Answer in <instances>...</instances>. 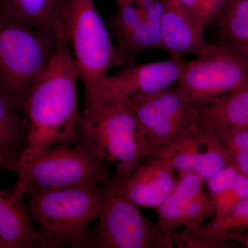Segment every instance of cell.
Masks as SVG:
<instances>
[{"mask_svg": "<svg viewBox=\"0 0 248 248\" xmlns=\"http://www.w3.org/2000/svg\"><path fill=\"white\" fill-rule=\"evenodd\" d=\"M164 11L163 0H156L149 9L142 13L145 20L161 21Z\"/></svg>", "mask_w": 248, "mask_h": 248, "instance_id": "obj_27", "label": "cell"}, {"mask_svg": "<svg viewBox=\"0 0 248 248\" xmlns=\"http://www.w3.org/2000/svg\"><path fill=\"white\" fill-rule=\"evenodd\" d=\"M248 227V198L236 203L224 215L213 217L210 223L183 228L174 234V241L185 248H212L233 239V232Z\"/></svg>", "mask_w": 248, "mask_h": 248, "instance_id": "obj_15", "label": "cell"}, {"mask_svg": "<svg viewBox=\"0 0 248 248\" xmlns=\"http://www.w3.org/2000/svg\"><path fill=\"white\" fill-rule=\"evenodd\" d=\"M5 163V159L4 156L0 153V168Z\"/></svg>", "mask_w": 248, "mask_h": 248, "instance_id": "obj_32", "label": "cell"}, {"mask_svg": "<svg viewBox=\"0 0 248 248\" xmlns=\"http://www.w3.org/2000/svg\"><path fill=\"white\" fill-rule=\"evenodd\" d=\"M196 108L201 128L210 133L248 127V86Z\"/></svg>", "mask_w": 248, "mask_h": 248, "instance_id": "obj_19", "label": "cell"}, {"mask_svg": "<svg viewBox=\"0 0 248 248\" xmlns=\"http://www.w3.org/2000/svg\"><path fill=\"white\" fill-rule=\"evenodd\" d=\"M228 45L234 50L235 53L239 55V58L248 66V42Z\"/></svg>", "mask_w": 248, "mask_h": 248, "instance_id": "obj_29", "label": "cell"}, {"mask_svg": "<svg viewBox=\"0 0 248 248\" xmlns=\"http://www.w3.org/2000/svg\"><path fill=\"white\" fill-rule=\"evenodd\" d=\"M161 20L163 50L171 59L182 60L190 54L198 55L208 47L205 26L184 7L180 0H163Z\"/></svg>", "mask_w": 248, "mask_h": 248, "instance_id": "obj_13", "label": "cell"}, {"mask_svg": "<svg viewBox=\"0 0 248 248\" xmlns=\"http://www.w3.org/2000/svg\"><path fill=\"white\" fill-rule=\"evenodd\" d=\"M62 25L84 84V107H89L102 80L116 66V48L93 0H65Z\"/></svg>", "mask_w": 248, "mask_h": 248, "instance_id": "obj_5", "label": "cell"}, {"mask_svg": "<svg viewBox=\"0 0 248 248\" xmlns=\"http://www.w3.org/2000/svg\"><path fill=\"white\" fill-rule=\"evenodd\" d=\"M214 19H216L228 0H202Z\"/></svg>", "mask_w": 248, "mask_h": 248, "instance_id": "obj_28", "label": "cell"}, {"mask_svg": "<svg viewBox=\"0 0 248 248\" xmlns=\"http://www.w3.org/2000/svg\"><path fill=\"white\" fill-rule=\"evenodd\" d=\"M248 17V0H228L217 19Z\"/></svg>", "mask_w": 248, "mask_h": 248, "instance_id": "obj_26", "label": "cell"}, {"mask_svg": "<svg viewBox=\"0 0 248 248\" xmlns=\"http://www.w3.org/2000/svg\"><path fill=\"white\" fill-rule=\"evenodd\" d=\"M215 212L213 199L203 189L192 199L186 205L180 228H192L203 225Z\"/></svg>", "mask_w": 248, "mask_h": 248, "instance_id": "obj_21", "label": "cell"}, {"mask_svg": "<svg viewBox=\"0 0 248 248\" xmlns=\"http://www.w3.org/2000/svg\"><path fill=\"white\" fill-rule=\"evenodd\" d=\"M117 66L134 64L135 58L142 52L163 50L161 21L144 20L123 35L117 37Z\"/></svg>", "mask_w": 248, "mask_h": 248, "instance_id": "obj_20", "label": "cell"}, {"mask_svg": "<svg viewBox=\"0 0 248 248\" xmlns=\"http://www.w3.org/2000/svg\"><path fill=\"white\" fill-rule=\"evenodd\" d=\"M23 198L0 189V248H43Z\"/></svg>", "mask_w": 248, "mask_h": 248, "instance_id": "obj_14", "label": "cell"}, {"mask_svg": "<svg viewBox=\"0 0 248 248\" xmlns=\"http://www.w3.org/2000/svg\"><path fill=\"white\" fill-rule=\"evenodd\" d=\"M218 27L226 36L228 45L248 42V17L219 18Z\"/></svg>", "mask_w": 248, "mask_h": 248, "instance_id": "obj_23", "label": "cell"}, {"mask_svg": "<svg viewBox=\"0 0 248 248\" xmlns=\"http://www.w3.org/2000/svg\"><path fill=\"white\" fill-rule=\"evenodd\" d=\"M177 184L169 197L157 208L155 226L157 247L168 248L170 240L180 228L186 205L203 188L204 180L192 172H179Z\"/></svg>", "mask_w": 248, "mask_h": 248, "instance_id": "obj_16", "label": "cell"}, {"mask_svg": "<svg viewBox=\"0 0 248 248\" xmlns=\"http://www.w3.org/2000/svg\"><path fill=\"white\" fill-rule=\"evenodd\" d=\"M65 0H0V13L17 19L54 40L63 33Z\"/></svg>", "mask_w": 248, "mask_h": 248, "instance_id": "obj_17", "label": "cell"}, {"mask_svg": "<svg viewBox=\"0 0 248 248\" xmlns=\"http://www.w3.org/2000/svg\"><path fill=\"white\" fill-rule=\"evenodd\" d=\"M175 170L170 160L151 156L139 165L121 185L108 186L137 206L156 209L177 184Z\"/></svg>", "mask_w": 248, "mask_h": 248, "instance_id": "obj_12", "label": "cell"}, {"mask_svg": "<svg viewBox=\"0 0 248 248\" xmlns=\"http://www.w3.org/2000/svg\"><path fill=\"white\" fill-rule=\"evenodd\" d=\"M79 78L76 61L62 34L57 38L45 71L21 102L28 133L27 147L19 160L29 159L58 145L79 142L80 115L77 94Z\"/></svg>", "mask_w": 248, "mask_h": 248, "instance_id": "obj_1", "label": "cell"}, {"mask_svg": "<svg viewBox=\"0 0 248 248\" xmlns=\"http://www.w3.org/2000/svg\"><path fill=\"white\" fill-rule=\"evenodd\" d=\"M210 134L201 128L195 135L159 148L151 156L170 160L179 172H192L206 181L232 163L231 156L215 134L208 146L202 149Z\"/></svg>", "mask_w": 248, "mask_h": 248, "instance_id": "obj_11", "label": "cell"}, {"mask_svg": "<svg viewBox=\"0 0 248 248\" xmlns=\"http://www.w3.org/2000/svg\"><path fill=\"white\" fill-rule=\"evenodd\" d=\"M240 174L232 163L227 165L221 170L207 179V186L211 197L220 195L229 189Z\"/></svg>", "mask_w": 248, "mask_h": 248, "instance_id": "obj_24", "label": "cell"}, {"mask_svg": "<svg viewBox=\"0 0 248 248\" xmlns=\"http://www.w3.org/2000/svg\"><path fill=\"white\" fill-rule=\"evenodd\" d=\"M25 117L14 98L0 86V153L4 156L1 169L8 170L19 159L27 143Z\"/></svg>", "mask_w": 248, "mask_h": 248, "instance_id": "obj_18", "label": "cell"}, {"mask_svg": "<svg viewBox=\"0 0 248 248\" xmlns=\"http://www.w3.org/2000/svg\"><path fill=\"white\" fill-rule=\"evenodd\" d=\"M236 239L241 241L244 245L245 247L248 248V234L244 236H237Z\"/></svg>", "mask_w": 248, "mask_h": 248, "instance_id": "obj_31", "label": "cell"}, {"mask_svg": "<svg viewBox=\"0 0 248 248\" xmlns=\"http://www.w3.org/2000/svg\"><path fill=\"white\" fill-rule=\"evenodd\" d=\"M186 102L201 107L248 86V66L225 42L209 44L197 58L186 62L176 83Z\"/></svg>", "mask_w": 248, "mask_h": 248, "instance_id": "obj_7", "label": "cell"}, {"mask_svg": "<svg viewBox=\"0 0 248 248\" xmlns=\"http://www.w3.org/2000/svg\"><path fill=\"white\" fill-rule=\"evenodd\" d=\"M79 143L115 167L110 185L118 186L153 150L142 138L133 112L125 101L84 108L79 122Z\"/></svg>", "mask_w": 248, "mask_h": 248, "instance_id": "obj_2", "label": "cell"}, {"mask_svg": "<svg viewBox=\"0 0 248 248\" xmlns=\"http://www.w3.org/2000/svg\"><path fill=\"white\" fill-rule=\"evenodd\" d=\"M185 62L174 60L132 64L102 80L94 102L88 108L115 101H128L136 95L160 92L177 82Z\"/></svg>", "mask_w": 248, "mask_h": 248, "instance_id": "obj_10", "label": "cell"}, {"mask_svg": "<svg viewBox=\"0 0 248 248\" xmlns=\"http://www.w3.org/2000/svg\"><path fill=\"white\" fill-rule=\"evenodd\" d=\"M107 186H91L53 190H27L28 211L40 226L45 248L75 246L98 218L106 197Z\"/></svg>", "mask_w": 248, "mask_h": 248, "instance_id": "obj_3", "label": "cell"}, {"mask_svg": "<svg viewBox=\"0 0 248 248\" xmlns=\"http://www.w3.org/2000/svg\"><path fill=\"white\" fill-rule=\"evenodd\" d=\"M127 102L153 154L201 129L197 108L182 99L175 86L154 94L136 95Z\"/></svg>", "mask_w": 248, "mask_h": 248, "instance_id": "obj_8", "label": "cell"}, {"mask_svg": "<svg viewBox=\"0 0 248 248\" xmlns=\"http://www.w3.org/2000/svg\"><path fill=\"white\" fill-rule=\"evenodd\" d=\"M137 1H138V0H137Z\"/></svg>", "mask_w": 248, "mask_h": 248, "instance_id": "obj_33", "label": "cell"}, {"mask_svg": "<svg viewBox=\"0 0 248 248\" xmlns=\"http://www.w3.org/2000/svg\"><path fill=\"white\" fill-rule=\"evenodd\" d=\"M8 171L17 174L14 192L53 190L110 184L104 160L79 143L58 145L26 160H19Z\"/></svg>", "mask_w": 248, "mask_h": 248, "instance_id": "obj_4", "label": "cell"}, {"mask_svg": "<svg viewBox=\"0 0 248 248\" xmlns=\"http://www.w3.org/2000/svg\"><path fill=\"white\" fill-rule=\"evenodd\" d=\"M117 6H123V5L135 4L137 0H115Z\"/></svg>", "mask_w": 248, "mask_h": 248, "instance_id": "obj_30", "label": "cell"}, {"mask_svg": "<svg viewBox=\"0 0 248 248\" xmlns=\"http://www.w3.org/2000/svg\"><path fill=\"white\" fill-rule=\"evenodd\" d=\"M56 41L0 13V86L19 109L23 98L50 62Z\"/></svg>", "mask_w": 248, "mask_h": 248, "instance_id": "obj_6", "label": "cell"}, {"mask_svg": "<svg viewBox=\"0 0 248 248\" xmlns=\"http://www.w3.org/2000/svg\"><path fill=\"white\" fill-rule=\"evenodd\" d=\"M136 206L113 187L107 186L97 228L88 231L74 248L157 247L155 226L142 216Z\"/></svg>", "mask_w": 248, "mask_h": 248, "instance_id": "obj_9", "label": "cell"}, {"mask_svg": "<svg viewBox=\"0 0 248 248\" xmlns=\"http://www.w3.org/2000/svg\"><path fill=\"white\" fill-rule=\"evenodd\" d=\"M246 198H248V177L240 173L229 189L212 197L215 207L213 217L224 215L236 203Z\"/></svg>", "mask_w": 248, "mask_h": 248, "instance_id": "obj_22", "label": "cell"}, {"mask_svg": "<svg viewBox=\"0 0 248 248\" xmlns=\"http://www.w3.org/2000/svg\"><path fill=\"white\" fill-rule=\"evenodd\" d=\"M189 12L195 16L205 27L215 20L202 0H180Z\"/></svg>", "mask_w": 248, "mask_h": 248, "instance_id": "obj_25", "label": "cell"}]
</instances>
